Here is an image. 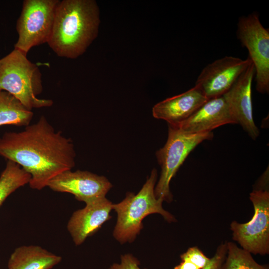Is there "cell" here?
<instances>
[{
    "mask_svg": "<svg viewBox=\"0 0 269 269\" xmlns=\"http://www.w3.org/2000/svg\"><path fill=\"white\" fill-rule=\"evenodd\" d=\"M113 204L103 197L86 204L85 207L75 211L70 218L67 229L76 245L97 231L111 217Z\"/></svg>",
    "mask_w": 269,
    "mask_h": 269,
    "instance_id": "7c38bea8",
    "label": "cell"
},
{
    "mask_svg": "<svg viewBox=\"0 0 269 269\" xmlns=\"http://www.w3.org/2000/svg\"><path fill=\"white\" fill-rule=\"evenodd\" d=\"M237 36L249 51L255 69L256 89L264 94L269 92V30L261 23L259 14L253 12L239 18Z\"/></svg>",
    "mask_w": 269,
    "mask_h": 269,
    "instance_id": "52a82bcc",
    "label": "cell"
},
{
    "mask_svg": "<svg viewBox=\"0 0 269 269\" xmlns=\"http://www.w3.org/2000/svg\"><path fill=\"white\" fill-rule=\"evenodd\" d=\"M47 187L54 191L71 193L86 204L106 197L112 185L104 176L88 171L68 170L50 180Z\"/></svg>",
    "mask_w": 269,
    "mask_h": 269,
    "instance_id": "8fae6325",
    "label": "cell"
},
{
    "mask_svg": "<svg viewBox=\"0 0 269 269\" xmlns=\"http://www.w3.org/2000/svg\"><path fill=\"white\" fill-rule=\"evenodd\" d=\"M61 260V257L40 246H22L11 254L7 267L8 269H51Z\"/></svg>",
    "mask_w": 269,
    "mask_h": 269,
    "instance_id": "9a60e30c",
    "label": "cell"
},
{
    "mask_svg": "<svg viewBox=\"0 0 269 269\" xmlns=\"http://www.w3.org/2000/svg\"><path fill=\"white\" fill-rule=\"evenodd\" d=\"M59 0H25L16 23L14 49L27 54L33 46L48 41Z\"/></svg>",
    "mask_w": 269,
    "mask_h": 269,
    "instance_id": "8992f818",
    "label": "cell"
},
{
    "mask_svg": "<svg viewBox=\"0 0 269 269\" xmlns=\"http://www.w3.org/2000/svg\"><path fill=\"white\" fill-rule=\"evenodd\" d=\"M227 254L221 269H269L256 262L251 254L233 242L226 243Z\"/></svg>",
    "mask_w": 269,
    "mask_h": 269,
    "instance_id": "ac0fdd59",
    "label": "cell"
},
{
    "mask_svg": "<svg viewBox=\"0 0 269 269\" xmlns=\"http://www.w3.org/2000/svg\"><path fill=\"white\" fill-rule=\"evenodd\" d=\"M255 75V67L251 62L222 96L236 124H239L254 140L260 135L253 119L252 85Z\"/></svg>",
    "mask_w": 269,
    "mask_h": 269,
    "instance_id": "30bf717a",
    "label": "cell"
},
{
    "mask_svg": "<svg viewBox=\"0 0 269 269\" xmlns=\"http://www.w3.org/2000/svg\"><path fill=\"white\" fill-rule=\"evenodd\" d=\"M252 62L246 59L226 56L208 64L201 71L195 86L209 100L222 96L232 86Z\"/></svg>",
    "mask_w": 269,
    "mask_h": 269,
    "instance_id": "9c48e42d",
    "label": "cell"
},
{
    "mask_svg": "<svg viewBox=\"0 0 269 269\" xmlns=\"http://www.w3.org/2000/svg\"><path fill=\"white\" fill-rule=\"evenodd\" d=\"M208 99L196 86L180 94L156 104L152 109L153 117L177 125L188 119Z\"/></svg>",
    "mask_w": 269,
    "mask_h": 269,
    "instance_id": "4fadbf2b",
    "label": "cell"
},
{
    "mask_svg": "<svg viewBox=\"0 0 269 269\" xmlns=\"http://www.w3.org/2000/svg\"><path fill=\"white\" fill-rule=\"evenodd\" d=\"M33 116V112L13 96L7 92L0 91V126L26 127L30 125Z\"/></svg>",
    "mask_w": 269,
    "mask_h": 269,
    "instance_id": "2e32d148",
    "label": "cell"
},
{
    "mask_svg": "<svg viewBox=\"0 0 269 269\" xmlns=\"http://www.w3.org/2000/svg\"><path fill=\"white\" fill-rule=\"evenodd\" d=\"M226 254V243L222 244L218 247L213 257L211 258L210 263L202 269H221Z\"/></svg>",
    "mask_w": 269,
    "mask_h": 269,
    "instance_id": "ffe728a7",
    "label": "cell"
},
{
    "mask_svg": "<svg viewBox=\"0 0 269 269\" xmlns=\"http://www.w3.org/2000/svg\"><path fill=\"white\" fill-rule=\"evenodd\" d=\"M139 261L131 254L121 256V262L114 263L108 269H141Z\"/></svg>",
    "mask_w": 269,
    "mask_h": 269,
    "instance_id": "44dd1931",
    "label": "cell"
},
{
    "mask_svg": "<svg viewBox=\"0 0 269 269\" xmlns=\"http://www.w3.org/2000/svg\"><path fill=\"white\" fill-rule=\"evenodd\" d=\"M234 124L236 123L221 96L207 100L186 120L172 126L188 133L199 134L211 132L222 126Z\"/></svg>",
    "mask_w": 269,
    "mask_h": 269,
    "instance_id": "5bb4252c",
    "label": "cell"
},
{
    "mask_svg": "<svg viewBox=\"0 0 269 269\" xmlns=\"http://www.w3.org/2000/svg\"><path fill=\"white\" fill-rule=\"evenodd\" d=\"M157 177V170L154 168L136 194L129 193L122 201L113 204V209L117 213L113 235L120 242L134 240L142 228L143 219L151 214H160L169 222L175 221V218L163 208V201L155 196Z\"/></svg>",
    "mask_w": 269,
    "mask_h": 269,
    "instance_id": "3957f363",
    "label": "cell"
},
{
    "mask_svg": "<svg viewBox=\"0 0 269 269\" xmlns=\"http://www.w3.org/2000/svg\"><path fill=\"white\" fill-rule=\"evenodd\" d=\"M41 76L37 65L17 49L0 59V91L12 95L31 111L53 104L51 100L37 97L43 90Z\"/></svg>",
    "mask_w": 269,
    "mask_h": 269,
    "instance_id": "277c9868",
    "label": "cell"
},
{
    "mask_svg": "<svg viewBox=\"0 0 269 269\" xmlns=\"http://www.w3.org/2000/svg\"><path fill=\"white\" fill-rule=\"evenodd\" d=\"M30 175L15 162L8 160L0 175V206L16 189L29 183Z\"/></svg>",
    "mask_w": 269,
    "mask_h": 269,
    "instance_id": "e0dca14e",
    "label": "cell"
},
{
    "mask_svg": "<svg viewBox=\"0 0 269 269\" xmlns=\"http://www.w3.org/2000/svg\"><path fill=\"white\" fill-rule=\"evenodd\" d=\"M174 269H199L196 265L193 263L186 261H182L178 265L174 267Z\"/></svg>",
    "mask_w": 269,
    "mask_h": 269,
    "instance_id": "7402d4cb",
    "label": "cell"
},
{
    "mask_svg": "<svg viewBox=\"0 0 269 269\" xmlns=\"http://www.w3.org/2000/svg\"><path fill=\"white\" fill-rule=\"evenodd\" d=\"M250 199L254 208L253 218L246 223H231L233 239L251 254L264 256L269 253V192L255 189Z\"/></svg>",
    "mask_w": 269,
    "mask_h": 269,
    "instance_id": "ba28073f",
    "label": "cell"
},
{
    "mask_svg": "<svg viewBox=\"0 0 269 269\" xmlns=\"http://www.w3.org/2000/svg\"><path fill=\"white\" fill-rule=\"evenodd\" d=\"M100 23L96 0H60L47 43L58 56L77 58L98 36Z\"/></svg>",
    "mask_w": 269,
    "mask_h": 269,
    "instance_id": "7a4b0ae2",
    "label": "cell"
},
{
    "mask_svg": "<svg viewBox=\"0 0 269 269\" xmlns=\"http://www.w3.org/2000/svg\"><path fill=\"white\" fill-rule=\"evenodd\" d=\"M181 261L190 262L199 269L205 268L210 262L211 258L206 257L197 247L189 248L186 252L180 256Z\"/></svg>",
    "mask_w": 269,
    "mask_h": 269,
    "instance_id": "d6986e66",
    "label": "cell"
},
{
    "mask_svg": "<svg viewBox=\"0 0 269 269\" xmlns=\"http://www.w3.org/2000/svg\"><path fill=\"white\" fill-rule=\"evenodd\" d=\"M0 155L29 173V186L38 190L75 165L72 141L56 132L43 116L21 132L5 133L0 137Z\"/></svg>",
    "mask_w": 269,
    "mask_h": 269,
    "instance_id": "6da1fadb",
    "label": "cell"
},
{
    "mask_svg": "<svg viewBox=\"0 0 269 269\" xmlns=\"http://www.w3.org/2000/svg\"><path fill=\"white\" fill-rule=\"evenodd\" d=\"M168 126L167 140L155 153L161 173L154 194L156 198L170 202L172 199L169 187L171 179L190 153L203 141L212 139L214 134L212 132L190 134L176 126Z\"/></svg>",
    "mask_w": 269,
    "mask_h": 269,
    "instance_id": "5b68a950",
    "label": "cell"
}]
</instances>
